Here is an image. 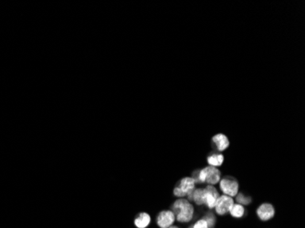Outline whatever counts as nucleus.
I'll list each match as a JSON object with an SVG mask.
<instances>
[{"mask_svg":"<svg viewBox=\"0 0 305 228\" xmlns=\"http://www.w3.org/2000/svg\"><path fill=\"white\" fill-rule=\"evenodd\" d=\"M171 211L175 215V220L180 224L191 222L195 216V207L187 198H178L171 206Z\"/></svg>","mask_w":305,"mask_h":228,"instance_id":"1","label":"nucleus"},{"mask_svg":"<svg viewBox=\"0 0 305 228\" xmlns=\"http://www.w3.org/2000/svg\"><path fill=\"white\" fill-rule=\"evenodd\" d=\"M196 188V183L192 177H184L180 179L177 184H175L173 194L178 198H185L188 194Z\"/></svg>","mask_w":305,"mask_h":228,"instance_id":"2","label":"nucleus"},{"mask_svg":"<svg viewBox=\"0 0 305 228\" xmlns=\"http://www.w3.org/2000/svg\"><path fill=\"white\" fill-rule=\"evenodd\" d=\"M219 184H220V188H221V192L223 193V195H228L230 197H235L237 195L238 189H239V184L235 177L225 176L221 179Z\"/></svg>","mask_w":305,"mask_h":228,"instance_id":"3","label":"nucleus"},{"mask_svg":"<svg viewBox=\"0 0 305 228\" xmlns=\"http://www.w3.org/2000/svg\"><path fill=\"white\" fill-rule=\"evenodd\" d=\"M234 204L235 203L233 197L225 195H220L214 207L216 214L221 217L226 216L227 214L229 213Z\"/></svg>","mask_w":305,"mask_h":228,"instance_id":"4","label":"nucleus"},{"mask_svg":"<svg viewBox=\"0 0 305 228\" xmlns=\"http://www.w3.org/2000/svg\"><path fill=\"white\" fill-rule=\"evenodd\" d=\"M219 196L220 193L215 186L208 184L204 188V206H207L209 210L214 209Z\"/></svg>","mask_w":305,"mask_h":228,"instance_id":"5","label":"nucleus"},{"mask_svg":"<svg viewBox=\"0 0 305 228\" xmlns=\"http://www.w3.org/2000/svg\"><path fill=\"white\" fill-rule=\"evenodd\" d=\"M275 208L270 203H263L258 206L256 210V215L260 221L268 222L275 217Z\"/></svg>","mask_w":305,"mask_h":228,"instance_id":"6","label":"nucleus"},{"mask_svg":"<svg viewBox=\"0 0 305 228\" xmlns=\"http://www.w3.org/2000/svg\"><path fill=\"white\" fill-rule=\"evenodd\" d=\"M155 221L159 228H169L175 224V215L171 210H164L159 213Z\"/></svg>","mask_w":305,"mask_h":228,"instance_id":"7","label":"nucleus"},{"mask_svg":"<svg viewBox=\"0 0 305 228\" xmlns=\"http://www.w3.org/2000/svg\"><path fill=\"white\" fill-rule=\"evenodd\" d=\"M211 145L217 152H221L227 150L229 146V140L223 134H215L211 139Z\"/></svg>","mask_w":305,"mask_h":228,"instance_id":"8","label":"nucleus"},{"mask_svg":"<svg viewBox=\"0 0 305 228\" xmlns=\"http://www.w3.org/2000/svg\"><path fill=\"white\" fill-rule=\"evenodd\" d=\"M152 222L151 216L147 212H141L136 215L134 224L136 228H147Z\"/></svg>","mask_w":305,"mask_h":228,"instance_id":"9","label":"nucleus"},{"mask_svg":"<svg viewBox=\"0 0 305 228\" xmlns=\"http://www.w3.org/2000/svg\"><path fill=\"white\" fill-rule=\"evenodd\" d=\"M187 197V200L195 203L197 206H204V188H195Z\"/></svg>","mask_w":305,"mask_h":228,"instance_id":"10","label":"nucleus"},{"mask_svg":"<svg viewBox=\"0 0 305 228\" xmlns=\"http://www.w3.org/2000/svg\"><path fill=\"white\" fill-rule=\"evenodd\" d=\"M207 161L209 163V166L220 167L223 164L224 162V155L220 152H212L210 153L208 158Z\"/></svg>","mask_w":305,"mask_h":228,"instance_id":"11","label":"nucleus"},{"mask_svg":"<svg viewBox=\"0 0 305 228\" xmlns=\"http://www.w3.org/2000/svg\"><path fill=\"white\" fill-rule=\"evenodd\" d=\"M229 214L232 217L239 219V218H242L245 216L246 209H245L244 206L239 205V204H234L231 207V209H230V211H229Z\"/></svg>","mask_w":305,"mask_h":228,"instance_id":"12","label":"nucleus"},{"mask_svg":"<svg viewBox=\"0 0 305 228\" xmlns=\"http://www.w3.org/2000/svg\"><path fill=\"white\" fill-rule=\"evenodd\" d=\"M236 197V202L237 204H239L243 206H249L252 203V198L249 195H245L244 193H237V195L235 196Z\"/></svg>","mask_w":305,"mask_h":228,"instance_id":"13","label":"nucleus"},{"mask_svg":"<svg viewBox=\"0 0 305 228\" xmlns=\"http://www.w3.org/2000/svg\"><path fill=\"white\" fill-rule=\"evenodd\" d=\"M204 220L207 222L209 228H215L216 223H217V218L216 216L212 213V212H208L205 214V216L203 217Z\"/></svg>","mask_w":305,"mask_h":228,"instance_id":"14","label":"nucleus"},{"mask_svg":"<svg viewBox=\"0 0 305 228\" xmlns=\"http://www.w3.org/2000/svg\"><path fill=\"white\" fill-rule=\"evenodd\" d=\"M192 228H209L207 222L204 220L203 218H200L197 220L194 225H192Z\"/></svg>","mask_w":305,"mask_h":228,"instance_id":"15","label":"nucleus"},{"mask_svg":"<svg viewBox=\"0 0 305 228\" xmlns=\"http://www.w3.org/2000/svg\"><path fill=\"white\" fill-rule=\"evenodd\" d=\"M179 228V227H177V226H172V227H171V228Z\"/></svg>","mask_w":305,"mask_h":228,"instance_id":"16","label":"nucleus"}]
</instances>
